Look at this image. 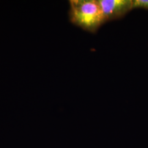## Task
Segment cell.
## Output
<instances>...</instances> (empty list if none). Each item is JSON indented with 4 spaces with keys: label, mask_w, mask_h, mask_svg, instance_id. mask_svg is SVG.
<instances>
[{
    "label": "cell",
    "mask_w": 148,
    "mask_h": 148,
    "mask_svg": "<svg viewBox=\"0 0 148 148\" xmlns=\"http://www.w3.org/2000/svg\"><path fill=\"white\" fill-rule=\"evenodd\" d=\"M105 23L121 19L133 10V0H98Z\"/></svg>",
    "instance_id": "7a4b0ae2"
},
{
    "label": "cell",
    "mask_w": 148,
    "mask_h": 148,
    "mask_svg": "<svg viewBox=\"0 0 148 148\" xmlns=\"http://www.w3.org/2000/svg\"><path fill=\"white\" fill-rule=\"evenodd\" d=\"M69 3V18L75 25L95 33L105 23L98 0H71Z\"/></svg>",
    "instance_id": "6da1fadb"
},
{
    "label": "cell",
    "mask_w": 148,
    "mask_h": 148,
    "mask_svg": "<svg viewBox=\"0 0 148 148\" xmlns=\"http://www.w3.org/2000/svg\"><path fill=\"white\" fill-rule=\"evenodd\" d=\"M139 8L148 10V0H133V10Z\"/></svg>",
    "instance_id": "3957f363"
}]
</instances>
